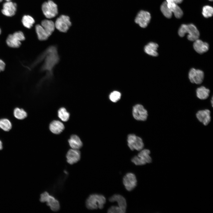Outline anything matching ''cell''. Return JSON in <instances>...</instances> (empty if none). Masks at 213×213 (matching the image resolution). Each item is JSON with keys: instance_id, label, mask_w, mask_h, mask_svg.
I'll return each instance as SVG.
<instances>
[{"instance_id": "cell-1", "label": "cell", "mask_w": 213, "mask_h": 213, "mask_svg": "<svg viewBox=\"0 0 213 213\" xmlns=\"http://www.w3.org/2000/svg\"><path fill=\"white\" fill-rule=\"evenodd\" d=\"M46 59L42 70L50 72L59 61V57L56 47L52 46L45 51Z\"/></svg>"}, {"instance_id": "cell-2", "label": "cell", "mask_w": 213, "mask_h": 213, "mask_svg": "<svg viewBox=\"0 0 213 213\" xmlns=\"http://www.w3.org/2000/svg\"><path fill=\"white\" fill-rule=\"evenodd\" d=\"M106 202V198L103 195L93 194L90 195L86 199L85 205L89 209H101L103 208Z\"/></svg>"}, {"instance_id": "cell-3", "label": "cell", "mask_w": 213, "mask_h": 213, "mask_svg": "<svg viewBox=\"0 0 213 213\" xmlns=\"http://www.w3.org/2000/svg\"><path fill=\"white\" fill-rule=\"evenodd\" d=\"M178 33L181 37L188 33L187 38L191 41H194L199 39L200 35L199 31L195 26L192 24H182L179 29Z\"/></svg>"}, {"instance_id": "cell-4", "label": "cell", "mask_w": 213, "mask_h": 213, "mask_svg": "<svg viewBox=\"0 0 213 213\" xmlns=\"http://www.w3.org/2000/svg\"><path fill=\"white\" fill-rule=\"evenodd\" d=\"M40 200L41 202H46L47 205L53 211H57L60 209V205L59 201L46 191L44 192L41 194Z\"/></svg>"}, {"instance_id": "cell-5", "label": "cell", "mask_w": 213, "mask_h": 213, "mask_svg": "<svg viewBox=\"0 0 213 213\" xmlns=\"http://www.w3.org/2000/svg\"><path fill=\"white\" fill-rule=\"evenodd\" d=\"M25 39L23 33L21 31L15 32L9 35L6 40V43L10 47L17 48L21 45V42Z\"/></svg>"}, {"instance_id": "cell-6", "label": "cell", "mask_w": 213, "mask_h": 213, "mask_svg": "<svg viewBox=\"0 0 213 213\" xmlns=\"http://www.w3.org/2000/svg\"><path fill=\"white\" fill-rule=\"evenodd\" d=\"M42 10L45 16L49 19L55 17L58 13L57 5L50 0L43 4Z\"/></svg>"}, {"instance_id": "cell-7", "label": "cell", "mask_w": 213, "mask_h": 213, "mask_svg": "<svg viewBox=\"0 0 213 213\" xmlns=\"http://www.w3.org/2000/svg\"><path fill=\"white\" fill-rule=\"evenodd\" d=\"M128 145L131 150L140 151L143 149L144 145L142 139L135 135L130 134L128 135Z\"/></svg>"}, {"instance_id": "cell-8", "label": "cell", "mask_w": 213, "mask_h": 213, "mask_svg": "<svg viewBox=\"0 0 213 213\" xmlns=\"http://www.w3.org/2000/svg\"><path fill=\"white\" fill-rule=\"evenodd\" d=\"M54 23L55 27L62 32H66L71 24L69 17L64 15H61L58 17Z\"/></svg>"}, {"instance_id": "cell-9", "label": "cell", "mask_w": 213, "mask_h": 213, "mask_svg": "<svg viewBox=\"0 0 213 213\" xmlns=\"http://www.w3.org/2000/svg\"><path fill=\"white\" fill-rule=\"evenodd\" d=\"M132 113L134 118L137 120L144 121L147 118L148 112L141 104H137L134 106L133 107Z\"/></svg>"}, {"instance_id": "cell-10", "label": "cell", "mask_w": 213, "mask_h": 213, "mask_svg": "<svg viewBox=\"0 0 213 213\" xmlns=\"http://www.w3.org/2000/svg\"><path fill=\"white\" fill-rule=\"evenodd\" d=\"M151 18V15L149 12L141 10L136 16L135 19V22L141 27L145 28L147 26Z\"/></svg>"}, {"instance_id": "cell-11", "label": "cell", "mask_w": 213, "mask_h": 213, "mask_svg": "<svg viewBox=\"0 0 213 213\" xmlns=\"http://www.w3.org/2000/svg\"><path fill=\"white\" fill-rule=\"evenodd\" d=\"M123 183L127 191H132L137 184V180L135 175L132 173H127L123 178Z\"/></svg>"}, {"instance_id": "cell-12", "label": "cell", "mask_w": 213, "mask_h": 213, "mask_svg": "<svg viewBox=\"0 0 213 213\" xmlns=\"http://www.w3.org/2000/svg\"><path fill=\"white\" fill-rule=\"evenodd\" d=\"M188 77L192 83L199 84L203 80L204 73L201 70L192 68L189 71Z\"/></svg>"}, {"instance_id": "cell-13", "label": "cell", "mask_w": 213, "mask_h": 213, "mask_svg": "<svg viewBox=\"0 0 213 213\" xmlns=\"http://www.w3.org/2000/svg\"><path fill=\"white\" fill-rule=\"evenodd\" d=\"M196 117L197 120L203 125H207L211 121L210 111L207 109L199 110L196 112Z\"/></svg>"}, {"instance_id": "cell-14", "label": "cell", "mask_w": 213, "mask_h": 213, "mask_svg": "<svg viewBox=\"0 0 213 213\" xmlns=\"http://www.w3.org/2000/svg\"><path fill=\"white\" fill-rule=\"evenodd\" d=\"M17 7V5L16 3L11 1H6L3 4L1 12L5 16L12 17L15 14Z\"/></svg>"}, {"instance_id": "cell-15", "label": "cell", "mask_w": 213, "mask_h": 213, "mask_svg": "<svg viewBox=\"0 0 213 213\" xmlns=\"http://www.w3.org/2000/svg\"><path fill=\"white\" fill-rule=\"evenodd\" d=\"M81 157L80 151L78 149H71L67 151L66 158L67 162L73 164L79 161Z\"/></svg>"}, {"instance_id": "cell-16", "label": "cell", "mask_w": 213, "mask_h": 213, "mask_svg": "<svg viewBox=\"0 0 213 213\" xmlns=\"http://www.w3.org/2000/svg\"><path fill=\"white\" fill-rule=\"evenodd\" d=\"M109 200L111 202L116 201L119 206L125 213L127 207V203L125 199L120 194H114L110 197Z\"/></svg>"}, {"instance_id": "cell-17", "label": "cell", "mask_w": 213, "mask_h": 213, "mask_svg": "<svg viewBox=\"0 0 213 213\" xmlns=\"http://www.w3.org/2000/svg\"><path fill=\"white\" fill-rule=\"evenodd\" d=\"M193 47L195 51L200 54L206 52L209 49V45L208 43L204 42L199 39L194 41Z\"/></svg>"}, {"instance_id": "cell-18", "label": "cell", "mask_w": 213, "mask_h": 213, "mask_svg": "<svg viewBox=\"0 0 213 213\" xmlns=\"http://www.w3.org/2000/svg\"><path fill=\"white\" fill-rule=\"evenodd\" d=\"M49 129L53 133L58 134L61 133L64 130V124L59 120H54L50 124Z\"/></svg>"}, {"instance_id": "cell-19", "label": "cell", "mask_w": 213, "mask_h": 213, "mask_svg": "<svg viewBox=\"0 0 213 213\" xmlns=\"http://www.w3.org/2000/svg\"><path fill=\"white\" fill-rule=\"evenodd\" d=\"M68 142L70 146L72 149L79 150L83 146L82 141L79 137L76 135H71L68 140Z\"/></svg>"}, {"instance_id": "cell-20", "label": "cell", "mask_w": 213, "mask_h": 213, "mask_svg": "<svg viewBox=\"0 0 213 213\" xmlns=\"http://www.w3.org/2000/svg\"><path fill=\"white\" fill-rule=\"evenodd\" d=\"M158 45L156 43L150 42L146 45L144 47L145 52L149 55L156 57L158 56L157 52Z\"/></svg>"}, {"instance_id": "cell-21", "label": "cell", "mask_w": 213, "mask_h": 213, "mask_svg": "<svg viewBox=\"0 0 213 213\" xmlns=\"http://www.w3.org/2000/svg\"><path fill=\"white\" fill-rule=\"evenodd\" d=\"M41 25L49 36L52 34L55 28L54 23L52 21L44 20L41 22Z\"/></svg>"}, {"instance_id": "cell-22", "label": "cell", "mask_w": 213, "mask_h": 213, "mask_svg": "<svg viewBox=\"0 0 213 213\" xmlns=\"http://www.w3.org/2000/svg\"><path fill=\"white\" fill-rule=\"evenodd\" d=\"M210 90L204 86H202L198 88L196 90V96L201 100H205L209 95Z\"/></svg>"}, {"instance_id": "cell-23", "label": "cell", "mask_w": 213, "mask_h": 213, "mask_svg": "<svg viewBox=\"0 0 213 213\" xmlns=\"http://www.w3.org/2000/svg\"><path fill=\"white\" fill-rule=\"evenodd\" d=\"M36 32L38 39L40 41L46 40L49 36L44 28L40 25H37L35 27Z\"/></svg>"}, {"instance_id": "cell-24", "label": "cell", "mask_w": 213, "mask_h": 213, "mask_svg": "<svg viewBox=\"0 0 213 213\" xmlns=\"http://www.w3.org/2000/svg\"><path fill=\"white\" fill-rule=\"evenodd\" d=\"M140 151L137 156L146 164L151 162L152 159L149 155L150 154V150L145 149Z\"/></svg>"}, {"instance_id": "cell-25", "label": "cell", "mask_w": 213, "mask_h": 213, "mask_svg": "<svg viewBox=\"0 0 213 213\" xmlns=\"http://www.w3.org/2000/svg\"><path fill=\"white\" fill-rule=\"evenodd\" d=\"M14 117L19 120H22L27 117V112L23 109L18 107L15 108L13 111Z\"/></svg>"}, {"instance_id": "cell-26", "label": "cell", "mask_w": 213, "mask_h": 213, "mask_svg": "<svg viewBox=\"0 0 213 213\" xmlns=\"http://www.w3.org/2000/svg\"><path fill=\"white\" fill-rule=\"evenodd\" d=\"M12 127L11 121L8 119L3 118L0 119V128L4 131L8 132Z\"/></svg>"}, {"instance_id": "cell-27", "label": "cell", "mask_w": 213, "mask_h": 213, "mask_svg": "<svg viewBox=\"0 0 213 213\" xmlns=\"http://www.w3.org/2000/svg\"><path fill=\"white\" fill-rule=\"evenodd\" d=\"M22 22L24 27L28 28H30L33 26L35 21L31 16L25 15L22 18Z\"/></svg>"}, {"instance_id": "cell-28", "label": "cell", "mask_w": 213, "mask_h": 213, "mask_svg": "<svg viewBox=\"0 0 213 213\" xmlns=\"http://www.w3.org/2000/svg\"><path fill=\"white\" fill-rule=\"evenodd\" d=\"M59 117L63 121H67L70 117V114L64 107L60 108L58 111Z\"/></svg>"}, {"instance_id": "cell-29", "label": "cell", "mask_w": 213, "mask_h": 213, "mask_svg": "<svg viewBox=\"0 0 213 213\" xmlns=\"http://www.w3.org/2000/svg\"><path fill=\"white\" fill-rule=\"evenodd\" d=\"M160 9L162 14L166 17L168 18L171 17L172 12L168 7L166 1L164 2L162 4Z\"/></svg>"}, {"instance_id": "cell-30", "label": "cell", "mask_w": 213, "mask_h": 213, "mask_svg": "<svg viewBox=\"0 0 213 213\" xmlns=\"http://www.w3.org/2000/svg\"><path fill=\"white\" fill-rule=\"evenodd\" d=\"M202 14L206 18L211 17L213 14V8L208 5L204 6L202 9Z\"/></svg>"}, {"instance_id": "cell-31", "label": "cell", "mask_w": 213, "mask_h": 213, "mask_svg": "<svg viewBox=\"0 0 213 213\" xmlns=\"http://www.w3.org/2000/svg\"><path fill=\"white\" fill-rule=\"evenodd\" d=\"M121 96V94L120 92L114 91L110 94L109 98L112 102H116L120 99Z\"/></svg>"}, {"instance_id": "cell-32", "label": "cell", "mask_w": 213, "mask_h": 213, "mask_svg": "<svg viewBox=\"0 0 213 213\" xmlns=\"http://www.w3.org/2000/svg\"><path fill=\"white\" fill-rule=\"evenodd\" d=\"M109 213H125L118 206H111L108 210Z\"/></svg>"}, {"instance_id": "cell-33", "label": "cell", "mask_w": 213, "mask_h": 213, "mask_svg": "<svg viewBox=\"0 0 213 213\" xmlns=\"http://www.w3.org/2000/svg\"><path fill=\"white\" fill-rule=\"evenodd\" d=\"M131 160L132 162L137 165H142L146 164L137 156H134Z\"/></svg>"}, {"instance_id": "cell-34", "label": "cell", "mask_w": 213, "mask_h": 213, "mask_svg": "<svg viewBox=\"0 0 213 213\" xmlns=\"http://www.w3.org/2000/svg\"><path fill=\"white\" fill-rule=\"evenodd\" d=\"M5 66V63L2 60L0 59V72L4 70Z\"/></svg>"}, {"instance_id": "cell-35", "label": "cell", "mask_w": 213, "mask_h": 213, "mask_svg": "<svg viewBox=\"0 0 213 213\" xmlns=\"http://www.w3.org/2000/svg\"><path fill=\"white\" fill-rule=\"evenodd\" d=\"M175 2L177 4H180L181 3L183 0H175Z\"/></svg>"}, {"instance_id": "cell-36", "label": "cell", "mask_w": 213, "mask_h": 213, "mask_svg": "<svg viewBox=\"0 0 213 213\" xmlns=\"http://www.w3.org/2000/svg\"><path fill=\"white\" fill-rule=\"evenodd\" d=\"M3 149V143L2 141L0 140V150Z\"/></svg>"}, {"instance_id": "cell-37", "label": "cell", "mask_w": 213, "mask_h": 213, "mask_svg": "<svg viewBox=\"0 0 213 213\" xmlns=\"http://www.w3.org/2000/svg\"><path fill=\"white\" fill-rule=\"evenodd\" d=\"M213 97H212V99H211V105H212V107L213 106Z\"/></svg>"}, {"instance_id": "cell-38", "label": "cell", "mask_w": 213, "mask_h": 213, "mask_svg": "<svg viewBox=\"0 0 213 213\" xmlns=\"http://www.w3.org/2000/svg\"><path fill=\"white\" fill-rule=\"evenodd\" d=\"M3 0H0V2H1L2 1H3ZM6 1H11L12 0H5Z\"/></svg>"}, {"instance_id": "cell-39", "label": "cell", "mask_w": 213, "mask_h": 213, "mask_svg": "<svg viewBox=\"0 0 213 213\" xmlns=\"http://www.w3.org/2000/svg\"><path fill=\"white\" fill-rule=\"evenodd\" d=\"M1 30L0 28V34H1Z\"/></svg>"}, {"instance_id": "cell-40", "label": "cell", "mask_w": 213, "mask_h": 213, "mask_svg": "<svg viewBox=\"0 0 213 213\" xmlns=\"http://www.w3.org/2000/svg\"><path fill=\"white\" fill-rule=\"evenodd\" d=\"M209 0L210 1H213V0Z\"/></svg>"}]
</instances>
